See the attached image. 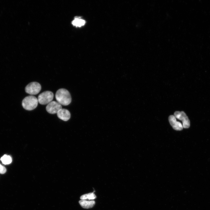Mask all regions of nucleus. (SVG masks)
I'll return each instance as SVG.
<instances>
[{
    "mask_svg": "<svg viewBox=\"0 0 210 210\" xmlns=\"http://www.w3.org/2000/svg\"><path fill=\"white\" fill-rule=\"evenodd\" d=\"M55 97L57 102L63 106L69 104L71 101V97L69 92L64 88L58 90L55 94Z\"/></svg>",
    "mask_w": 210,
    "mask_h": 210,
    "instance_id": "1",
    "label": "nucleus"
},
{
    "mask_svg": "<svg viewBox=\"0 0 210 210\" xmlns=\"http://www.w3.org/2000/svg\"><path fill=\"white\" fill-rule=\"evenodd\" d=\"M38 100L35 96H28L25 97L22 102L23 108L27 110L31 111L35 109L38 104Z\"/></svg>",
    "mask_w": 210,
    "mask_h": 210,
    "instance_id": "2",
    "label": "nucleus"
},
{
    "mask_svg": "<svg viewBox=\"0 0 210 210\" xmlns=\"http://www.w3.org/2000/svg\"><path fill=\"white\" fill-rule=\"evenodd\" d=\"M54 97L52 92L50 91H46L40 94L38 97V102L42 105L48 104L52 101Z\"/></svg>",
    "mask_w": 210,
    "mask_h": 210,
    "instance_id": "3",
    "label": "nucleus"
},
{
    "mask_svg": "<svg viewBox=\"0 0 210 210\" xmlns=\"http://www.w3.org/2000/svg\"><path fill=\"white\" fill-rule=\"evenodd\" d=\"M41 89V85L38 82H33L28 84L25 88L26 92L31 95L38 94Z\"/></svg>",
    "mask_w": 210,
    "mask_h": 210,
    "instance_id": "4",
    "label": "nucleus"
},
{
    "mask_svg": "<svg viewBox=\"0 0 210 210\" xmlns=\"http://www.w3.org/2000/svg\"><path fill=\"white\" fill-rule=\"evenodd\" d=\"M174 116L176 118L182 121L183 128H188L190 127V120L184 111H176L174 113Z\"/></svg>",
    "mask_w": 210,
    "mask_h": 210,
    "instance_id": "5",
    "label": "nucleus"
},
{
    "mask_svg": "<svg viewBox=\"0 0 210 210\" xmlns=\"http://www.w3.org/2000/svg\"><path fill=\"white\" fill-rule=\"evenodd\" d=\"M62 108L61 105L56 101H52L46 106V111L49 113L54 114L57 113Z\"/></svg>",
    "mask_w": 210,
    "mask_h": 210,
    "instance_id": "6",
    "label": "nucleus"
},
{
    "mask_svg": "<svg viewBox=\"0 0 210 210\" xmlns=\"http://www.w3.org/2000/svg\"><path fill=\"white\" fill-rule=\"evenodd\" d=\"M169 123L174 130H181L183 127L181 123L176 121V118L174 115H170L168 118Z\"/></svg>",
    "mask_w": 210,
    "mask_h": 210,
    "instance_id": "7",
    "label": "nucleus"
},
{
    "mask_svg": "<svg viewBox=\"0 0 210 210\" xmlns=\"http://www.w3.org/2000/svg\"><path fill=\"white\" fill-rule=\"evenodd\" d=\"M57 113L58 118L64 121H68L70 118L71 114L69 111L66 109L62 108Z\"/></svg>",
    "mask_w": 210,
    "mask_h": 210,
    "instance_id": "8",
    "label": "nucleus"
},
{
    "mask_svg": "<svg viewBox=\"0 0 210 210\" xmlns=\"http://www.w3.org/2000/svg\"><path fill=\"white\" fill-rule=\"evenodd\" d=\"M80 206L83 208L88 209L93 207L95 202L94 200L88 201L86 200H80L79 202Z\"/></svg>",
    "mask_w": 210,
    "mask_h": 210,
    "instance_id": "9",
    "label": "nucleus"
},
{
    "mask_svg": "<svg viewBox=\"0 0 210 210\" xmlns=\"http://www.w3.org/2000/svg\"><path fill=\"white\" fill-rule=\"evenodd\" d=\"M85 20L80 18H75L72 21V24L76 27H81L83 26L85 24Z\"/></svg>",
    "mask_w": 210,
    "mask_h": 210,
    "instance_id": "10",
    "label": "nucleus"
},
{
    "mask_svg": "<svg viewBox=\"0 0 210 210\" xmlns=\"http://www.w3.org/2000/svg\"><path fill=\"white\" fill-rule=\"evenodd\" d=\"M94 191L81 195L80 197V199L82 200H92L96 198V196L94 193Z\"/></svg>",
    "mask_w": 210,
    "mask_h": 210,
    "instance_id": "11",
    "label": "nucleus"
},
{
    "mask_svg": "<svg viewBox=\"0 0 210 210\" xmlns=\"http://www.w3.org/2000/svg\"><path fill=\"white\" fill-rule=\"evenodd\" d=\"M0 160L2 163L5 164H10L12 162V159L11 157L6 155H4L2 156Z\"/></svg>",
    "mask_w": 210,
    "mask_h": 210,
    "instance_id": "12",
    "label": "nucleus"
},
{
    "mask_svg": "<svg viewBox=\"0 0 210 210\" xmlns=\"http://www.w3.org/2000/svg\"><path fill=\"white\" fill-rule=\"evenodd\" d=\"M6 168L0 164V173L2 174L6 173Z\"/></svg>",
    "mask_w": 210,
    "mask_h": 210,
    "instance_id": "13",
    "label": "nucleus"
}]
</instances>
